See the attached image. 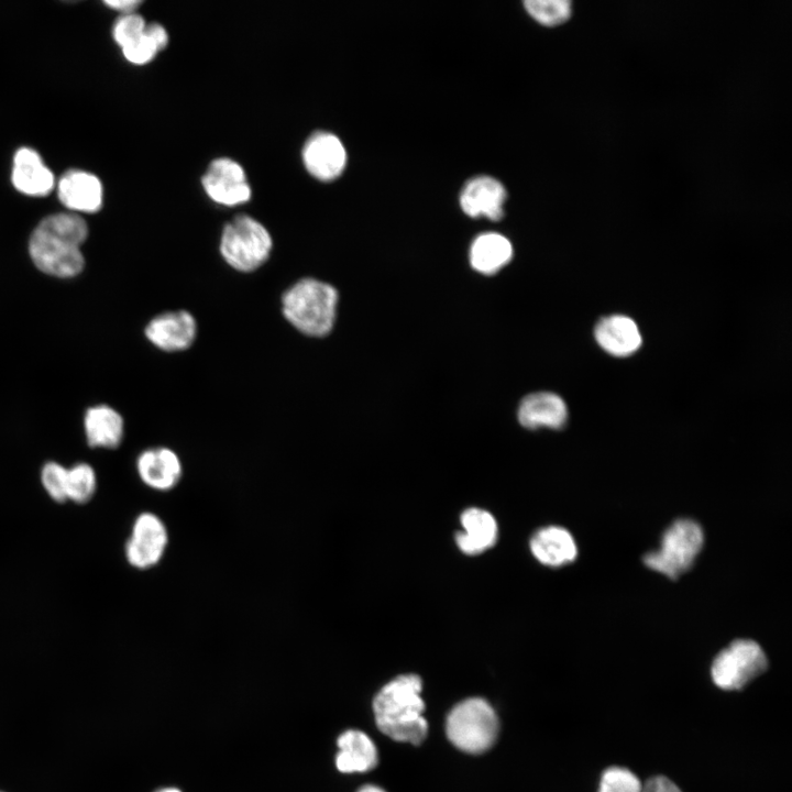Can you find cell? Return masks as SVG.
I'll use <instances>...</instances> for the list:
<instances>
[{
    "mask_svg": "<svg viewBox=\"0 0 792 792\" xmlns=\"http://www.w3.org/2000/svg\"><path fill=\"white\" fill-rule=\"evenodd\" d=\"M146 339L164 352H180L193 345L197 322L187 310H172L152 318L144 329Z\"/></svg>",
    "mask_w": 792,
    "mask_h": 792,
    "instance_id": "11",
    "label": "cell"
},
{
    "mask_svg": "<svg viewBox=\"0 0 792 792\" xmlns=\"http://www.w3.org/2000/svg\"><path fill=\"white\" fill-rule=\"evenodd\" d=\"M84 432L90 447L116 449L124 438L123 417L109 405L89 407L84 416Z\"/></svg>",
    "mask_w": 792,
    "mask_h": 792,
    "instance_id": "20",
    "label": "cell"
},
{
    "mask_svg": "<svg viewBox=\"0 0 792 792\" xmlns=\"http://www.w3.org/2000/svg\"><path fill=\"white\" fill-rule=\"evenodd\" d=\"M201 184L212 201L226 207L245 204L252 196L245 170L229 157L211 161L201 177Z\"/></svg>",
    "mask_w": 792,
    "mask_h": 792,
    "instance_id": "9",
    "label": "cell"
},
{
    "mask_svg": "<svg viewBox=\"0 0 792 792\" xmlns=\"http://www.w3.org/2000/svg\"><path fill=\"white\" fill-rule=\"evenodd\" d=\"M598 345L615 356H627L641 345V334L636 322L622 315L601 319L594 330Z\"/></svg>",
    "mask_w": 792,
    "mask_h": 792,
    "instance_id": "19",
    "label": "cell"
},
{
    "mask_svg": "<svg viewBox=\"0 0 792 792\" xmlns=\"http://www.w3.org/2000/svg\"><path fill=\"white\" fill-rule=\"evenodd\" d=\"M422 682L416 674L395 678L376 694L373 712L377 727L396 741L419 745L428 733L422 713Z\"/></svg>",
    "mask_w": 792,
    "mask_h": 792,
    "instance_id": "2",
    "label": "cell"
},
{
    "mask_svg": "<svg viewBox=\"0 0 792 792\" xmlns=\"http://www.w3.org/2000/svg\"><path fill=\"white\" fill-rule=\"evenodd\" d=\"M155 792H183V791L176 787H164V788L157 789Z\"/></svg>",
    "mask_w": 792,
    "mask_h": 792,
    "instance_id": "33",
    "label": "cell"
},
{
    "mask_svg": "<svg viewBox=\"0 0 792 792\" xmlns=\"http://www.w3.org/2000/svg\"><path fill=\"white\" fill-rule=\"evenodd\" d=\"M97 487V473L90 464L78 462L67 468V501L79 505L86 504L95 496Z\"/></svg>",
    "mask_w": 792,
    "mask_h": 792,
    "instance_id": "23",
    "label": "cell"
},
{
    "mask_svg": "<svg viewBox=\"0 0 792 792\" xmlns=\"http://www.w3.org/2000/svg\"><path fill=\"white\" fill-rule=\"evenodd\" d=\"M358 792H385V791L383 789H381L380 787H376L373 784H367V785L362 787Z\"/></svg>",
    "mask_w": 792,
    "mask_h": 792,
    "instance_id": "32",
    "label": "cell"
},
{
    "mask_svg": "<svg viewBox=\"0 0 792 792\" xmlns=\"http://www.w3.org/2000/svg\"><path fill=\"white\" fill-rule=\"evenodd\" d=\"M527 12L539 23L557 25L569 19L572 3L569 0H529L525 1Z\"/></svg>",
    "mask_w": 792,
    "mask_h": 792,
    "instance_id": "24",
    "label": "cell"
},
{
    "mask_svg": "<svg viewBox=\"0 0 792 792\" xmlns=\"http://www.w3.org/2000/svg\"><path fill=\"white\" fill-rule=\"evenodd\" d=\"M123 56L127 61L135 65H144L150 63L158 53L154 43L143 33L121 47Z\"/></svg>",
    "mask_w": 792,
    "mask_h": 792,
    "instance_id": "28",
    "label": "cell"
},
{
    "mask_svg": "<svg viewBox=\"0 0 792 792\" xmlns=\"http://www.w3.org/2000/svg\"><path fill=\"white\" fill-rule=\"evenodd\" d=\"M512 256V243L504 235L494 232L479 235L470 249L471 265L482 274L498 272Z\"/></svg>",
    "mask_w": 792,
    "mask_h": 792,
    "instance_id": "22",
    "label": "cell"
},
{
    "mask_svg": "<svg viewBox=\"0 0 792 792\" xmlns=\"http://www.w3.org/2000/svg\"><path fill=\"white\" fill-rule=\"evenodd\" d=\"M145 25L146 22L143 16L135 12L122 14L113 24V40L120 47H123L139 37L143 33Z\"/></svg>",
    "mask_w": 792,
    "mask_h": 792,
    "instance_id": "27",
    "label": "cell"
},
{
    "mask_svg": "<svg viewBox=\"0 0 792 792\" xmlns=\"http://www.w3.org/2000/svg\"><path fill=\"white\" fill-rule=\"evenodd\" d=\"M144 33L154 43L158 52L164 50L168 44V33L163 25L153 22L145 25Z\"/></svg>",
    "mask_w": 792,
    "mask_h": 792,
    "instance_id": "30",
    "label": "cell"
},
{
    "mask_svg": "<svg viewBox=\"0 0 792 792\" xmlns=\"http://www.w3.org/2000/svg\"><path fill=\"white\" fill-rule=\"evenodd\" d=\"M301 158L307 172L321 182L336 179L346 165L344 145L337 135L327 131H316L306 140Z\"/></svg>",
    "mask_w": 792,
    "mask_h": 792,
    "instance_id": "10",
    "label": "cell"
},
{
    "mask_svg": "<svg viewBox=\"0 0 792 792\" xmlns=\"http://www.w3.org/2000/svg\"><path fill=\"white\" fill-rule=\"evenodd\" d=\"M568 409L557 394L539 392L526 396L518 408V420L527 429L547 427L561 429L566 422Z\"/></svg>",
    "mask_w": 792,
    "mask_h": 792,
    "instance_id": "16",
    "label": "cell"
},
{
    "mask_svg": "<svg viewBox=\"0 0 792 792\" xmlns=\"http://www.w3.org/2000/svg\"><path fill=\"white\" fill-rule=\"evenodd\" d=\"M529 544L532 556L540 563L551 568L571 563L578 556L574 538L565 528L558 526L537 530Z\"/></svg>",
    "mask_w": 792,
    "mask_h": 792,
    "instance_id": "18",
    "label": "cell"
},
{
    "mask_svg": "<svg viewBox=\"0 0 792 792\" xmlns=\"http://www.w3.org/2000/svg\"><path fill=\"white\" fill-rule=\"evenodd\" d=\"M61 202L77 212H96L102 205V185L97 176L85 170H68L57 184Z\"/></svg>",
    "mask_w": 792,
    "mask_h": 792,
    "instance_id": "14",
    "label": "cell"
},
{
    "mask_svg": "<svg viewBox=\"0 0 792 792\" xmlns=\"http://www.w3.org/2000/svg\"><path fill=\"white\" fill-rule=\"evenodd\" d=\"M449 740L460 750L481 754L495 741L498 719L484 698L471 697L457 704L447 718Z\"/></svg>",
    "mask_w": 792,
    "mask_h": 792,
    "instance_id": "5",
    "label": "cell"
},
{
    "mask_svg": "<svg viewBox=\"0 0 792 792\" xmlns=\"http://www.w3.org/2000/svg\"><path fill=\"white\" fill-rule=\"evenodd\" d=\"M169 543L164 520L153 512H142L133 520L124 543V558L136 570L156 566L164 558Z\"/></svg>",
    "mask_w": 792,
    "mask_h": 792,
    "instance_id": "8",
    "label": "cell"
},
{
    "mask_svg": "<svg viewBox=\"0 0 792 792\" xmlns=\"http://www.w3.org/2000/svg\"><path fill=\"white\" fill-rule=\"evenodd\" d=\"M337 746L336 767L342 773L366 772L378 762L376 746L361 730L343 732L337 739Z\"/></svg>",
    "mask_w": 792,
    "mask_h": 792,
    "instance_id": "21",
    "label": "cell"
},
{
    "mask_svg": "<svg viewBox=\"0 0 792 792\" xmlns=\"http://www.w3.org/2000/svg\"><path fill=\"white\" fill-rule=\"evenodd\" d=\"M768 660L754 640L737 639L719 651L711 668L713 682L722 690L744 689L767 670Z\"/></svg>",
    "mask_w": 792,
    "mask_h": 792,
    "instance_id": "7",
    "label": "cell"
},
{
    "mask_svg": "<svg viewBox=\"0 0 792 792\" xmlns=\"http://www.w3.org/2000/svg\"><path fill=\"white\" fill-rule=\"evenodd\" d=\"M703 543L704 534L696 521L678 519L664 531L660 548L644 557V563L675 580L693 565Z\"/></svg>",
    "mask_w": 792,
    "mask_h": 792,
    "instance_id": "6",
    "label": "cell"
},
{
    "mask_svg": "<svg viewBox=\"0 0 792 792\" xmlns=\"http://www.w3.org/2000/svg\"><path fill=\"white\" fill-rule=\"evenodd\" d=\"M88 237L86 221L76 212L45 217L29 239V254L44 274L70 278L81 273L85 257L81 245Z\"/></svg>",
    "mask_w": 792,
    "mask_h": 792,
    "instance_id": "1",
    "label": "cell"
},
{
    "mask_svg": "<svg viewBox=\"0 0 792 792\" xmlns=\"http://www.w3.org/2000/svg\"><path fill=\"white\" fill-rule=\"evenodd\" d=\"M11 179L16 190L33 197L46 196L55 186L53 173L38 153L30 147L15 152Z\"/></svg>",
    "mask_w": 792,
    "mask_h": 792,
    "instance_id": "15",
    "label": "cell"
},
{
    "mask_svg": "<svg viewBox=\"0 0 792 792\" xmlns=\"http://www.w3.org/2000/svg\"><path fill=\"white\" fill-rule=\"evenodd\" d=\"M642 783L630 770L622 767L607 768L601 777L598 792H641Z\"/></svg>",
    "mask_w": 792,
    "mask_h": 792,
    "instance_id": "26",
    "label": "cell"
},
{
    "mask_svg": "<svg viewBox=\"0 0 792 792\" xmlns=\"http://www.w3.org/2000/svg\"><path fill=\"white\" fill-rule=\"evenodd\" d=\"M135 469L141 482L156 492L174 490L183 476L180 458L167 447L143 450L136 458Z\"/></svg>",
    "mask_w": 792,
    "mask_h": 792,
    "instance_id": "12",
    "label": "cell"
},
{
    "mask_svg": "<svg viewBox=\"0 0 792 792\" xmlns=\"http://www.w3.org/2000/svg\"><path fill=\"white\" fill-rule=\"evenodd\" d=\"M506 190L493 177L480 176L466 183L461 191L460 205L470 217L484 216L491 220H499L504 215Z\"/></svg>",
    "mask_w": 792,
    "mask_h": 792,
    "instance_id": "13",
    "label": "cell"
},
{
    "mask_svg": "<svg viewBox=\"0 0 792 792\" xmlns=\"http://www.w3.org/2000/svg\"><path fill=\"white\" fill-rule=\"evenodd\" d=\"M109 8L120 11L122 14L132 13L134 10L142 4L139 0H111L105 1Z\"/></svg>",
    "mask_w": 792,
    "mask_h": 792,
    "instance_id": "31",
    "label": "cell"
},
{
    "mask_svg": "<svg viewBox=\"0 0 792 792\" xmlns=\"http://www.w3.org/2000/svg\"><path fill=\"white\" fill-rule=\"evenodd\" d=\"M280 301L285 319L298 332L321 338L333 329L339 294L332 285L304 277L284 292Z\"/></svg>",
    "mask_w": 792,
    "mask_h": 792,
    "instance_id": "3",
    "label": "cell"
},
{
    "mask_svg": "<svg viewBox=\"0 0 792 792\" xmlns=\"http://www.w3.org/2000/svg\"><path fill=\"white\" fill-rule=\"evenodd\" d=\"M219 250L231 268L251 273L271 256L273 239L258 220L248 215H239L223 227Z\"/></svg>",
    "mask_w": 792,
    "mask_h": 792,
    "instance_id": "4",
    "label": "cell"
},
{
    "mask_svg": "<svg viewBox=\"0 0 792 792\" xmlns=\"http://www.w3.org/2000/svg\"><path fill=\"white\" fill-rule=\"evenodd\" d=\"M1 792V791H0Z\"/></svg>",
    "mask_w": 792,
    "mask_h": 792,
    "instance_id": "34",
    "label": "cell"
},
{
    "mask_svg": "<svg viewBox=\"0 0 792 792\" xmlns=\"http://www.w3.org/2000/svg\"><path fill=\"white\" fill-rule=\"evenodd\" d=\"M460 522L463 530L455 535V542L464 554H480L494 546L498 527L490 512L468 508L461 514Z\"/></svg>",
    "mask_w": 792,
    "mask_h": 792,
    "instance_id": "17",
    "label": "cell"
},
{
    "mask_svg": "<svg viewBox=\"0 0 792 792\" xmlns=\"http://www.w3.org/2000/svg\"><path fill=\"white\" fill-rule=\"evenodd\" d=\"M641 792H682L680 788L664 776H656L642 784Z\"/></svg>",
    "mask_w": 792,
    "mask_h": 792,
    "instance_id": "29",
    "label": "cell"
},
{
    "mask_svg": "<svg viewBox=\"0 0 792 792\" xmlns=\"http://www.w3.org/2000/svg\"><path fill=\"white\" fill-rule=\"evenodd\" d=\"M40 481L52 501L56 503L67 502V468L65 465L56 461H47L41 468Z\"/></svg>",
    "mask_w": 792,
    "mask_h": 792,
    "instance_id": "25",
    "label": "cell"
}]
</instances>
